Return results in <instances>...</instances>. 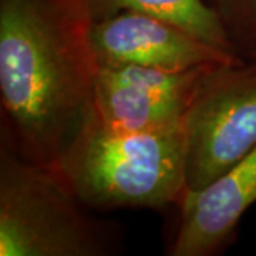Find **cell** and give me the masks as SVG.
<instances>
[{
	"instance_id": "6da1fadb",
	"label": "cell",
	"mask_w": 256,
	"mask_h": 256,
	"mask_svg": "<svg viewBox=\"0 0 256 256\" xmlns=\"http://www.w3.org/2000/svg\"><path fill=\"white\" fill-rule=\"evenodd\" d=\"M86 0H0L2 146L54 165L92 114Z\"/></svg>"
},
{
	"instance_id": "7a4b0ae2",
	"label": "cell",
	"mask_w": 256,
	"mask_h": 256,
	"mask_svg": "<svg viewBox=\"0 0 256 256\" xmlns=\"http://www.w3.org/2000/svg\"><path fill=\"white\" fill-rule=\"evenodd\" d=\"M54 166L90 210L178 205L186 191L184 127L126 132L92 116Z\"/></svg>"
},
{
	"instance_id": "3957f363",
	"label": "cell",
	"mask_w": 256,
	"mask_h": 256,
	"mask_svg": "<svg viewBox=\"0 0 256 256\" xmlns=\"http://www.w3.org/2000/svg\"><path fill=\"white\" fill-rule=\"evenodd\" d=\"M54 165L0 150V255L106 256L114 229L88 214Z\"/></svg>"
},
{
	"instance_id": "277c9868",
	"label": "cell",
	"mask_w": 256,
	"mask_h": 256,
	"mask_svg": "<svg viewBox=\"0 0 256 256\" xmlns=\"http://www.w3.org/2000/svg\"><path fill=\"white\" fill-rule=\"evenodd\" d=\"M186 191L218 180L256 148V58L216 66L184 120Z\"/></svg>"
},
{
	"instance_id": "5b68a950",
	"label": "cell",
	"mask_w": 256,
	"mask_h": 256,
	"mask_svg": "<svg viewBox=\"0 0 256 256\" xmlns=\"http://www.w3.org/2000/svg\"><path fill=\"white\" fill-rule=\"evenodd\" d=\"M214 67L166 72L131 64L98 66L92 118L126 132L182 128L192 101Z\"/></svg>"
},
{
	"instance_id": "8992f818",
	"label": "cell",
	"mask_w": 256,
	"mask_h": 256,
	"mask_svg": "<svg viewBox=\"0 0 256 256\" xmlns=\"http://www.w3.org/2000/svg\"><path fill=\"white\" fill-rule=\"evenodd\" d=\"M90 36L98 66L131 64L184 72L246 60L212 46L171 22L136 12L92 22Z\"/></svg>"
},
{
	"instance_id": "52a82bcc",
	"label": "cell",
	"mask_w": 256,
	"mask_h": 256,
	"mask_svg": "<svg viewBox=\"0 0 256 256\" xmlns=\"http://www.w3.org/2000/svg\"><path fill=\"white\" fill-rule=\"evenodd\" d=\"M256 202V148L218 180L185 191L170 254L210 256L228 244L240 218Z\"/></svg>"
},
{
	"instance_id": "ba28073f",
	"label": "cell",
	"mask_w": 256,
	"mask_h": 256,
	"mask_svg": "<svg viewBox=\"0 0 256 256\" xmlns=\"http://www.w3.org/2000/svg\"><path fill=\"white\" fill-rule=\"evenodd\" d=\"M86 3L92 22L122 12L144 13L171 22L224 52L240 56L206 0H86Z\"/></svg>"
},
{
	"instance_id": "9c48e42d",
	"label": "cell",
	"mask_w": 256,
	"mask_h": 256,
	"mask_svg": "<svg viewBox=\"0 0 256 256\" xmlns=\"http://www.w3.org/2000/svg\"><path fill=\"white\" fill-rule=\"evenodd\" d=\"M244 58H256V0H206Z\"/></svg>"
}]
</instances>
